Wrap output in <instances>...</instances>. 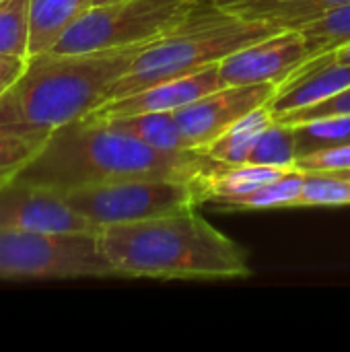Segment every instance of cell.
Returning <instances> with one entry per match:
<instances>
[{"instance_id": "6da1fadb", "label": "cell", "mask_w": 350, "mask_h": 352, "mask_svg": "<svg viewBox=\"0 0 350 352\" xmlns=\"http://www.w3.org/2000/svg\"><path fill=\"white\" fill-rule=\"evenodd\" d=\"M217 163L200 148L157 151L109 122L87 116L56 128L17 179L68 194L134 177L196 182Z\"/></svg>"}, {"instance_id": "7a4b0ae2", "label": "cell", "mask_w": 350, "mask_h": 352, "mask_svg": "<svg viewBox=\"0 0 350 352\" xmlns=\"http://www.w3.org/2000/svg\"><path fill=\"white\" fill-rule=\"evenodd\" d=\"M97 237L116 276L225 280L252 274L245 250L196 210L105 225Z\"/></svg>"}, {"instance_id": "3957f363", "label": "cell", "mask_w": 350, "mask_h": 352, "mask_svg": "<svg viewBox=\"0 0 350 352\" xmlns=\"http://www.w3.org/2000/svg\"><path fill=\"white\" fill-rule=\"evenodd\" d=\"M144 47L29 56L21 78L0 97V124L56 130L89 116Z\"/></svg>"}, {"instance_id": "277c9868", "label": "cell", "mask_w": 350, "mask_h": 352, "mask_svg": "<svg viewBox=\"0 0 350 352\" xmlns=\"http://www.w3.org/2000/svg\"><path fill=\"white\" fill-rule=\"evenodd\" d=\"M276 31H281L276 25L229 14L215 0L210 4L202 2L184 25L140 50L130 68L109 87L107 101L171 78L196 74Z\"/></svg>"}, {"instance_id": "5b68a950", "label": "cell", "mask_w": 350, "mask_h": 352, "mask_svg": "<svg viewBox=\"0 0 350 352\" xmlns=\"http://www.w3.org/2000/svg\"><path fill=\"white\" fill-rule=\"evenodd\" d=\"M204 0H122L91 6L76 19L54 54H85L149 45L175 31Z\"/></svg>"}, {"instance_id": "8992f818", "label": "cell", "mask_w": 350, "mask_h": 352, "mask_svg": "<svg viewBox=\"0 0 350 352\" xmlns=\"http://www.w3.org/2000/svg\"><path fill=\"white\" fill-rule=\"evenodd\" d=\"M116 270L89 233L0 229V278H107Z\"/></svg>"}, {"instance_id": "52a82bcc", "label": "cell", "mask_w": 350, "mask_h": 352, "mask_svg": "<svg viewBox=\"0 0 350 352\" xmlns=\"http://www.w3.org/2000/svg\"><path fill=\"white\" fill-rule=\"evenodd\" d=\"M74 210L99 227L196 210L202 200L192 179L134 177L66 194Z\"/></svg>"}, {"instance_id": "ba28073f", "label": "cell", "mask_w": 350, "mask_h": 352, "mask_svg": "<svg viewBox=\"0 0 350 352\" xmlns=\"http://www.w3.org/2000/svg\"><path fill=\"white\" fill-rule=\"evenodd\" d=\"M0 229L89 235L101 231L99 225L70 206L66 194L19 179L0 190Z\"/></svg>"}, {"instance_id": "9c48e42d", "label": "cell", "mask_w": 350, "mask_h": 352, "mask_svg": "<svg viewBox=\"0 0 350 352\" xmlns=\"http://www.w3.org/2000/svg\"><path fill=\"white\" fill-rule=\"evenodd\" d=\"M276 82L221 87L202 99L173 111L188 148H204L225 130L245 118L250 111L268 105L274 97Z\"/></svg>"}, {"instance_id": "30bf717a", "label": "cell", "mask_w": 350, "mask_h": 352, "mask_svg": "<svg viewBox=\"0 0 350 352\" xmlns=\"http://www.w3.org/2000/svg\"><path fill=\"white\" fill-rule=\"evenodd\" d=\"M305 60H309V50L303 33L299 29H281L221 60L219 72L225 87L281 85Z\"/></svg>"}, {"instance_id": "8fae6325", "label": "cell", "mask_w": 350, "mask_h": 352, "mask_svg": "<svg viewBox=\"0 0 350 352\" xmlns=\"http://www.w3.org/2000/svg\"><path fill=\"white\" fill-rule=\"evenodd\" d=\"M221 87H225V85H223V78L219 72V64H215L196 74L171 78V80L153 85L149 89H142L138 93L107 101V103L99 105L95 111H91L89 118L116 120V118L151 113V111H177Z\"/></svg>"}, {"instance_id": "7c38bea8", "label": "cell", "mask_w": 350, "mask_h": 352, "mask_svg": "<svg viewBox=\"0 0 350 352\" xmlns=\"http://www.w3.org/2000/svg\"><path fill=\"white\" fill-rule=\"evenodd\" d=\"M350 87V64H342L332 52L314 56L295 68L276 89L268 107L274 118L318 105Z\"/></svg>"}, {"instance_id": "4fadbf2b", "label": "cell", "mask_w": 350, "mask_h": 352, "mask_svg": "<svg viewBox=\"0 0 350 352\" xmlns=\"http://www.w3.org/2000/svg\"><path fill=\"white\" fill-rule=\"evenodd\" d=\"M295 169V167H293ZM291 169L283 167H268V165H254V163H239V165H225L217 163L208 171L196 177V188L200 192V200L219 204L243 194L258 190L260 186L281 177Z\"/></svg>"}, {"instance_id": "5bb4252c", "label": "cell", "mask_w": 350, "mask_h": 352, "mask_svg": "<svg viewBox=\"0 0 350 352\" xmlns=\"http://www.w3.org/2000/svg\"><path fill=\"white\" fill-rule=\"evenodd\" d=\"M91 6L93 0H31L29 56L52 52L66 29Z\"/></svg>"}, {"instance_id": "9a60e30c", "label": "cell", "mask_w": 350, "mask_h": 352, "mask_svg": "<svg viewBox=\"0 0 350 352\" xmlns=\"http://www.w3.org/2000/svg\"><path fill=\"white\" fill-rule=\"evenodd\" d=\"M274 122V113L268 105H262L225 130L219 138H215L208 146H204V155L225 165L248 163L256 142L266 132V128Z\"/></svg>"}, {"instance_id": "2e32d148", "label": "cell", "mask_w": 350, "mask_h": 352, "mask_svg": "<svg viewBox=\"0 0 350 352\" xmlns=\"http://www.w3.org/2000/svg\"><path fill=\"white\" fill-rule=\"evenodd\" d=\"M54 130L21 124H0V190L39 155Z\"/></svg>"}, {"instance_id": "e0dca14e", "label": "cell", "mask_w": 350, "mask_h": 352, "mask_svg": "<svg viewBox=\"0 0 350 352\" xmlns=\"http://www.w3.org/2000/svg\"><path fill=\"white\" fill-rule=\"evenodd\" d=\"M109 122L111 126L132 134L140 142L165 151V153H179L188 151L186 138L177 126L175 113L173 111H151V113H136V116H126V118H116V120H103Z\"/></svg>"}, {"instance_id": "ac0fdd59", "label": "cell", "mask_w": 350, "mask_h": 352, "mask_svg": "<svg viewBox=\"0 0 350 352\" xmlns=\"http://www.w3.org/2000/svg\"><path fill=\"white\" fill-rule=\"evenodd\" d=\"M303 177L305 173L299 169H291L287 173H283L281 177L260 186L258 190L219 202L215 204L221 210H268V208H287V206H295L299 194H301V186H303Z\"/></svg>"}, {"instance_id": "d6986e66", "label": "cell", "mask_w": 350, "mask_h": 352, "mask_svg": "<svg viewBox=\"0 0 350 352\" xmlns=\"http://www.w3.org/2000/svg\"><path fill=\"white\" fill-rule=\"evenodd\" d=\"M295 151L297 159L322 148L350 142V113L322 116L295 124Z\"/></svg>"}, {"instance_id": "ffe728a7", "label": "cell", "mask_w": 350, "mask_h": 352, "mask_svg": "<svg viewBox=\"0 0 350 352\" xmlns=\"http://www.w3.org/2000/svg\"><path fill=\"white\" fill-rule=\"evenodd\" d=\"M307 41L309 58L328 54L350 41V2L334 6L299 27Z\"/></svg>"}, {"instance_id": "44dd1931", "label": "cell", "mask_w": 350, "mask_h": 352, "mask_svg": "<svg viewBox=\"0 0 350 352\" xmlns=\"http://www.w3.org/2000/svg\"><path fill=\"white\" fill-rule=\"evenodd\" d=\"M31 0L0 2V54L29 58Z\"/></svg>"}, {"instance_id": "7402d4cb", "label": "cell", "mask_w": 350, "mask_h": 352, "mask_svg": "<svg viewBox=\"0 0 350 352\" xmlns=\"http://www.w3.org/2000/svg\"><path fill=\"white\" fill-rule=\"evenodd\" d=\"M297 161L295 151V128L291 124L274 120L266 132L256 142L248 163L254 165H268V167H283L293 169Z\"/></svg>"}, {"instance_id": "603a6c76", "label": "cell", "mask_w": 350, "mask_h": 352, "mask_svg": "<svg viewBox=\"0 0 350 352\" xmlns=\"http://www.w3.org/2000/svg\"><path fill=\"white\" fill-rule=\"evenodd\" d=\"M349 184L336 173H305L295 206H349Z\"/></svg>"}, {"instance_id": "cb8c5ba5", "label": "cell", "mask_w": 350, "mask_h": 352, "mask_svg": "<svg viewBox=\"0 0 350 352\" xmlns=\"http://www.w3.org/2000/svg\"><path fill=\"white\" fill-rule=\"evenodd\" d=\"M295 169L303 173H342L350 171V142L299 157Z\"/></svg>"}, {"instance_id": "d4e9b609", "label": "cell", "mask_w": 350, "mask_h": 352, "mask_svg": "<svg viewBox=\"0 0 350 352\" xmlns=\"http://www.w3.org/2000/svg\"><path fill=\"white\" fill-rule=\"evenodd\" d=\"M350 0H305L301 4H295L293 8H289L287 12H283L274 25L281 27V29H299L301 25H305L307 21L320 16L322 12L334 8V6H340V4H347Z\"/></svg>"}, {"instance_id": "484cf974", "label": "cell", "mask_w": 350, "mask_h": 352, "mask_svg": "<svg viewBox=\"0 0 350 352\" xmlns=\"http://www.w3.org/2000/svg\"><path fill=\"white\" fill-rule=\"evenodd\" d=\"M338 113H350V87L347 91L318 103V105H311V107H305V109H299V111H293V113H287L283 118H274L278 122H285V124H301V122H307V120H314V118H322V116H338Z\"/></svg>"}, {"instance_id": "4316f807", "label": "cell", "mask_w": 350, "mask_h": 352, "mask_svg": "<svg viewBox=\"0 0 350 352\" xmlns=\"http://www.w3.org/2000/svg\"><path fill=\"white\" fill-rule=\"evenodd\" d=\"M27 68V58L0 54V97L21 78Z\"/></svg>"}, {"instance_id": "83f0119b", "label": "cell", "mask_w": 350, "mask_h": 352, "mask_svg": "<svg viewBox=\"0 0 350 352\" xmlns=\"http://www.w3.org/2000/svg\"><path fill=\"white\" fill-rule=\"evenodd\" d=\"M113 2H122V0H93V6H105V4H113Z\"/></svg>"}, {"instance_id": "f1b7e54d", "label": "cell", "mask_w": 350, "mask_h": 352, "mask_svg": "<svg viewBox=\"0 0 350 352\" xmlns=\"http://www.w3.org/2000/svg\"><path fill=\"white\" fill-rule=\"evenodd\" d=\"M336 175H340V177L349 184V188H350V171H342V173H336Z\"/></svg>"}, {"instance_id": "f546056e", "label": "cell", "mask_w": 350, "mask_h": 352, "mask_svg": "<svg viewBox=\"0 0 350 352\" xmlns=\"http://www.w3.org/2000/svg\"><path fill=\"white\" fill-rule=\"evenodd\" d=\"M0 2H4V0H0Z\"/></svg>"}]
</instances>
